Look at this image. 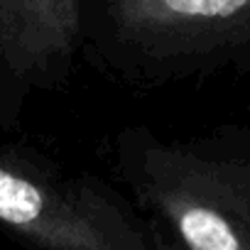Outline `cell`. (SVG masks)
Listing matches in <instances>:
<instances>
[{
    "label": "cell",
    "mask_w": 250,
    "mask_h": 250,
    "mask_svg": "<svg viewBox=\"0 0 250 250\" xmlns=\"http://www.w3.org/2000/svg\"><path fill=\"white\" fill-rule=\"evenodd\" d=\"M115 22L138 40L194 44L250 30V0H110Z\"/></svg>",
    "instance_id": "obj_4"
},
{
    "label": "cell",
    "mask_w": 250,
    "mask_h": 250,
    "mask_svg": "<svg viewBox=\"0 0 250 250\" xmlns=\"http://www.w3.org/2000/svg\"><path fill=\"white\" fill-rule=\"evenodd\" d=\"M79 30V0H0V120L15 118L30 86L52 81Z\"/></svg>",
    "instance_id": "obj_3"
},
{
    "label": "cell",
    "mask_w": 250,
    "mask_h": 250,
    "mask_svg": "<svg viewBox=\"0 0 250 250\" xmlns=\"http://www.w3.org/2000/svg\"><path fill=\"white\" fill-rule=\"evenodd\" d=\"M135 206L162 250H250V160L150 145L125 162Z\"/></svg>",
    "instance_id": "obj_1"
},
{
    "label": "cell",
    "mask_w": 250,
    "mask_h": 250,
    "mask_svg": "<svg viewBox=\"0 0 250 250\" xmlns=\"http://www.w3.org/2000/svg\"><path fill=\"white\" fill-rule=\"evenodd\" d=\"M0 226L30 250H162L138 206L15 147H0Z\"/></svg>",
    "instance_id": "obj_2"
}]
</instances>
